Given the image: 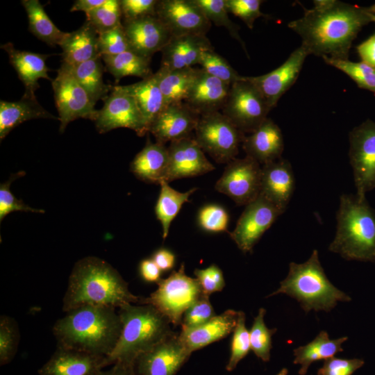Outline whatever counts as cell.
<instances>
[{
    "label": "cell",
    "mask_w": 375,
    "mask_h": 375,
    "mask_svg": "<svg viewBox=\"0 0 375 375\" xmlns=\"http://www.w3.org/2000/svg\"><path fill=\"white\" fill-rule=\"evenodd\" d=\"M372 22L367 8L336 0H316L314 7L288 26L302 39L309 54L346 60L353 40Z\"/></svg>",
    "instance_id": "cell-1"
},
{
    "label": "cell",
    "mask_w": 375,
    "mask_h": 375,
    "mask_svg": "<svg viewBox=\"0 0 375 375\" xmlns=\"http://www.w3.org/2000/svg\"><path fill=\"white\" fill-rule=\"evenodd\" d=\"M119 273L105 260L94 256L76 262L69 277L62 310L68 312L83 306L119 308L126 303L140 304Z\"/></svg>",
    "instance_id": "cell-2"
},
{
    "label": "cell",
    "mask_w": 375,
    "mask_h": 375,
    "mask_svg": "<svg viewBox=\"0 0 375 375\" xmlns=\"http://www.w3.org/2000/svg\"><path fill=\"white\" fill-rule=\"evenodd\" d=\"M115 308L83 306L68 312L53 326L57 346L108 356L121 334Z\"/></svg>",
    "instance_id": "cell-3"
},
{
    "label": "cell",
    "mask_w": 375,
    "mask_h": 375,
    "mask_svg": "<svg viewBox=\"0 0 375 375\" xmlns=\"http://www.w3.org/2000/svg\"><path fill=\"white\" fill-rule=\"evenodd\" d=\"M126 303L118 308L122 322L119 338L106 357L107 366L117 362L133 363L174 331L169 319L149 304Z\"/></svg>",
    "instance_id": "cell-4"
},
{
    "label": "cell",
    "mask_w": 375,
    "mask_h": 375,
    "mask_svg": "<svg viewBox=\"0 0 375 375\" xmlns=\"http://www.w3.org/2000/svg\"><path fill=\"white\" fill-rule=\"evenodd\" d=\"M336 219L328 250L348 260L375 262V212L367 199L342 194Z\"/></svg>",
    "instance_id": "cell-5"
},
{
    "label": "cell",
    "mask_w": 375,
    "mask_h": 375,
    "mask_svg": "<svg viewBox=\"0 0 375 375\" xmlns=\"http://www.w3.org/2000/svg\"><path fill=\"white\" fill-rule=\"evenodd\" d=\"M285 294L301 304L305 312L332 310L338 301H349L351 297L335 287L321 265L318 251L303 263L290 262L287 277L279 288L268 297Z\"/></svg>",
    "instance_id": "cell-6"
},
{
    "label": "cell",
    "mask_w": 375,
    "mask_h": 375,
    "mask_svg": "<svg viewBox=\"0 0 375 375\" xmlns=\"http://www.w3.org/2000/svg\"><path fill=\"white\" fill-rule=\"evenodd\" d=\"M148 297H142L140 304H149L176 326L181 325L185 312L204 294L196 278L185 273L184 263L165 279Z\"/></svg>",
    "instance_id": "cell-7"
},
{
    "label": "cell",
    "mask_w": 375,
    "mask_h": 375,
    "mask_svg": "<svg viewBox=\"0 0 375 375\" xmlns=\"http://www.w3.org/2000/svg\"><path fill=\"white\" fill-rule=\"evenodd\" d=\"M194 139L201 149L218 163H228L235 158L245 135L222 112L201 115Z\"/></svg>",
    "instance_id": "cell-8"
},
{
    "label": "cell",
    "mask_w": 375,
    "mask_h": 375,
    "mask_svg": "<svg viewBox=\"0 0 375 375\" xmlns=\"http://www.w3.org/2000/svg\"><path fill=\"white\" fill-rule=\"evenodd\" d=\"M222 110L245 134L256 131L267 118L271 109L258 88L243 76L231 85Z\"/></svg>",
    "instance_id": "cell-9"
},
{
    "label": "cell",
    "mask_w": 375,
    "mask_h": 375,
    "mask_svg": "<svg viewBox=\"0 0 375 375\" xmlns=\"http://www.w3.org/2000/svg\"><path fill=\"white\" fill-rule=\"evenodd\" d=\"M349 140L356 195L366 199V193L375 188V121L367 119L353 128Z\"/></svg>",
    "instance_id": "cell-10"
},
{
    "label": "cell",
    "mask_w": 375,
    "mask_h": 375,
    "mask_svg": "<svg viewBox=\"0 0 375 375\" xmlns=\"http://www.w3.org/2000/svg\"><path fill=\"white\" fill-rule=\"evenodd\" d=\"M57 72L51 83L60 122L59 131L63 133L69 123L79 118L94 121L98 110L83 88L63 65Z\"/></svg>",
    "instance_id": "cell-11"
},
{
    "label": "cell",
    "mask_w": 375,
    "mask_h": 375,
    "mask_svg": "<svg viewBox=\"0 0 375 375\" xmlns=\"http://www.w3.org/2000/svg\"><path fill=\"white\" fill-rule=\"evenodd\" d=\"M94 124L100 133L117 128L133 130L138 136L148 133L142 114L133 97L122 85L112 86L110 93L103 100Z\"/></svg>",
    "instance_id": "cell-12"
},
{
    "label": "cell",
    "mask_w": 375,
    "mask_h": 375,
    "mask_svg": "<svg viewBox=\"0 0 375 375\" xmlns=\"http://www.w3.org/2000/svg\"><path fill=\"white\" fill-rule=\"evenodd\" d=\"M260 165L246 156L227 163L215 189L229 197L237 205L247 206L260 194Z\"/></svg>",
    "instance_id": "cell-13"
},
{
    "label": "cell",
    "mask_w": 375,
    "mask_h": 375,
    "mask_svg": "<svg viewBox=\"0 0 375 375\" xmlns=\"http://www.w3.org/2000/svg\"><path fill=\"white\" fill-rule=\"evenodd\" d=\"M283 213L262 194L246 206L231 238L244 253L251 252L264 233Z\"/></svg>",
    "instance_id": "cell-14"
},
{
    "label": "cell",
    "mask_w": 375,
    "mask_h": 375,
    "mask_svg": "<svg viewBox=\"0 0 375 375\" xmlns=\"http://www.w3.org/2000/svg\"><path fill=\"white\" fill-rule=\"evenodd\" d=\"M156 17L172 37L206 35L211 22L194 0H160Z\"/></svg>",
    "instance_id": "cell-15"
},
{
    "label": "cell",
    "mask_w": 375,
    "mask_h": 375,
    "mask_svg": "<svg viewBox=\"0 0 375 375\" xmlns=\"http://www.w3.org/2000/svg\"><path fill=\"white\" fill-rule=\"evenodd\" d=\"M191 352L174 332L167 338L140 354L134 361L136 375H175L188 361Z\"/></svg>",
    "instance_id": "cell-16"
},
{
    "label": "cell",
    "mask_w": 375,
    "mask_h": 375,
    "mask_svg": "<svg viewBox=\"0 0 375 375\" xmlns=\"http://www.w3.org/2000/svg\"><path fill=\"white\" fill-rule=\"evenodd\" d=\"M308 55V51L301 45L281 66L272 72L257 76H246L260 92L271 110L296 82Z\"/></svg>",
    "instance_id": "cell-17"
},
{
    "label": "cell",
    "mask_w": 375,
    "mask_h": 375,
    "mask_svg": "<svg viewBox=\"0 0 375 375\" xmlns=\"http://www.w3.org/2000/svg\"><path fill=\"white\" fill-rule=\"evenodd\" d=\"M169 165L165 181L200 176L215 169L206 157L194 138L170 142Z\"/></svg>",
    "instance_id": "cell-18"
},
{
    "label": "cell",
    "mask_w": 375,
    "mask_h": 375,
    "mask_svg": "<svg viewBox=\"0 0 375 375\" xmlns=\"http://www.w3.org/2000/svg\"><path fill=\"white\" fill-rule=\"evenodd\" d=\"M201 115L185 103L166 106L151 124L149 132L165 144L191 137Z\"/></svg>",
    "instance_id": "cell-19"
},
{
    "label": "cell",
    "mask_w": 375,
    "mask_h": 375,
    "mask_svg": "<svg viewBox=\"0 0 375 375\" xmlns=\"http://www.w3.org/2000/svg\"><path fill=\"white\" fill-rule=\"evenodd\" d=\"M132 51L151 59L172 38L169 30L156 16L122 23Z\"/></svg>",
    "instance_id": "cell-20"
},
{
    "label": "cell",
    "mask_w": 375,
    "mask_h": 375,
    "mask_svg": "<svg viewBox=\"0 0 375 375\" xmlns=\"http://www.w3.org/2000/svg\"><path fill=\"white\" fill-rule=\"evenodd\" d=\"M107 366L106 357L57 346L40 375H97Z\"/></svg>",
    "instance_id": "cell-21"
},
{
    "label": "cell",
    "mask_w": 375,
    "mask_h": 375,
    "mask_svg": "<svg viewBox=\"0 0 375 375\" xmlns=\"http://www.w3.org/2000/svg\"><path fill=\"white\" fill-rule=\"evenodd\" d=\"M294 188V176L288 160L281 158L262 166L260 194L283 212Z\"/></svg>",
    "instance_id": "cell-22"
},
{
    "label": "cell",
    "mask_w": 375,
    "mask_h": 375,
    "mask_svg": "<svg viewBox=\"0 0 375 375\" xmlns=\"http://www.w3.org/2000/svg\"><path fill=\"white\" fill-rule=\"evenodd\" d=\"M1 48L7 53L10 63L24 85L22 97L36 99L35 92L40 88L38 80L45 78L52 81L48 74L49 68L46 65L47 59L52 54L18 50L11 42L1 45Z\"/></svg>",
    "instance_id": "cell-23"
},
{
    "label": "cell",
    "mask_w": 375,
    "mask_h": 375,
    "mask_svg": "<svg viewBox=\"0 0 375 375\" xmlns=\"http://www.w3.org/2000/svg\"><path fill=\"white\" fill-rule=\"evenodd\" d=\"M213 47L206 35L172 37L160 51V67L169 69L192 67L199 64L202 54Z\"/></svg>",
    "instance_id": "cell-24"
},
{
    "label": "cell",
    "mask_w": 375,
    "mask_h": 375,
    "mask_svg": "<svg viewBox=\"0 0 375 375\" xmlns=\"http://www.w3.org/2000/svg\"><path fill=\"white\" fill-rule=\"evenodd\" d=\"M231 86L201 69L184 103L200 115L219 112L226 101Z\"/></svg>",
    "instance_id": "cell-25"
},
{
    "label": "cell",
    "mask_w": 375,
    "mask_h": 375,
    "mask_svg": "<svg viewBox=\"0 0 375 375\" xmlns=\"http://www.w3.org/2000/svg\"><path fill=\"white\" fill-rule=\"evenodd\" d=\"M242 148L247 156L260 165L277 160L281 158L284 149L281 130L271 119L267 118L256 131L245 135Z\"/></svg>",
    "instance_id": "cell-26"
},
{
    "label": "cell",
    "mask_w": 375,
    "mask_h": 375,
    "mask_svg": "<svg viewBox=\"0 0 375 375\" xmlns=\"http://www.w3.org/2000/svg\"><path fill=\"white\" fill-rule=\"evenodd\" d=\"M238 318V311L229 309L200 326L181 330L179 338L192 353L228 335L233 331Z\"/></svg>",
    "instance_id": "cell-27"
},
{
    "label": "cell",
    "mask_w": 375,
    "mask_h": 375,
    "mask_svg": "<svg viewBox=\"0 0 375 375\" xmlns=\"http://www.w3.org/2000/svg\"><path fill=\"white\" fill-rule=\"evenodd\" d=\"M168 165V148L157 142L153 143L148 137L145 146L131 162V171L142 181L160 184L165 180Z\"/></svg>",
    "instance_id": "cell-28"
},
{
    "label": "cell",
    "mask_w": 375,
    "mask_h": 375,
    "mask_svg": "<svg viewBox=\"0 0 375 375\" xmlns=\"http://www.w3.org/2000/svg\"><path fill=\"white\" fill-rule=\"evenodd\" d=\"M99 34L87 21L78 29L69 33L60 44L62 62L74 65L99 56Z\"/></svg>",
    "instance_id": "cell-29"
},
{
    "label": "cell",
    "mask_w": 375,
    "mask_h": 375,
    "mask_svg": "<svg viewBox=\"0 0 375 375\" xmlns=\"http://www.w3.org/2000/svg\"><path fill=\"white\" fill-rule=\"evenodd\" d=\"M34 119L59 118L46 110L36 99L22 97L18 101H0V139L2 140L16 126Z\"/></svg>",
    "instance_id": "cell-30"
},
{
    "label": "cell",
    "mask_w": 375,
    "mask_h": 375,
    "mask_svg": "<svg viewBox=\"0 0 375 375\" xmlns=\"http://www.w3.org/2000/svg\"><path fill=\"white\" fill-rule=\"evenodd\" d=\"M201 69H169L160 67L155 73L164 99V108L184 103Z\"/></svg>",
    "instance_id": "cell-31"
},
{
    "label": "cell",
    "mask_w": 375,
    "mask_h": 375,
    "mask_svg": "<svg viewBox=\"0 0 375 375\" xmlns=\"http://www.w3.org/2000/svg\"><path fill=\"white\" fill-rule=\"evenodd\" d=\"M135 100L146 128H149L164 108V99L154 74L138 83L122 85Z\"/></svg>",
    "instance_id": "cell-32"
},
{
    "label": "cell",
    "mask_w": 375,
    "mask_h": 375,
    "mask_svg": "<svg viewBox=\"0 0 375 375\" xmlns=\"http://www.w3.org/2000/svg\"><path fill=\"white\" fill-rule=\"evenodd\" d=\"M101 60V56H99L78 65L61 64L72 73L94 105L99 100H103L112 88L103 82Z\"/></svg>",
    "instance_id": "cell-33"
},
{
    "label": "cell",
    "mask_w": 375,
    "mask_h": 375,
    "mask_svg": "<svg viewBox=\"0 0 375 375\" xmlns=\"http://www.w3.org/2000/svg\"><path fill=\"white\" fill-rule=\"evenodd\" d=\"M347 339V337H342L331 340L326 331H322L312 342L294 349V363L301 366L299 374L305 375L313 362L326 360L343 351L342 344Z\"/></svg>",
    "instance_id": "cell-34"
},
{
    "label": "cell",
    "mask_w": 375,
    "mask_h": 375,
    "mask_svg": "<svg viewBox=\"0 0 375 375\" xmlns=\"http://www.w3.org/2000/svg\"><path fill=\"white\" fill-rule=\"evenodd\" d=\"M21 3L28 16L30 32L50 47L60 46L69 33L53 24L38 0H22Z\"/></svg>",
    "instance_id": "cell-35"
},
{
    "label": "cell",
    "mask_w": 375,
    "mask_h": 375,
    "mask_svg": "<svg viewBox=\"0 0 375 375\" xmlns=\"http://www.w3.org/2000/svg\"><path fill=\"white\" fill-rule=\"evenodd\" d=\"M101 58L106 71L113 76L116 83L128 76L144 79L153 74L150 67L151 59L132 51L117 55H103Z\"/></svg>",
    "instance_id": "cell-36"
},
{
    "label": "cell",
    "mask_w": 375,
    "mask_h": 375,
    "mask_svg": "<svg viewBox=\"0 0 375 375\" xmlns=\"http://www.w3.org/2000/svg\"><path fill=\"white\" fill-rule=\"evenodd\" d=\"M160 191L155 206V213L162 228V238L165 239L169 233L172 222L179 212L183 205L189 201V197L197 188H192L187 192H178L169 183L162 181L160 183Z\"/></svg>",
    "instance_id": "cell-37"
},
{
    "label": "cell",
    "mask_w": 375,
    "mask_h": 375,
    "mask_svg": "<svg viewBox=\"0 0 375 375\" xmlns=\"http://www.w3.org/2000/svg\"><path fill=\"white\" fill-rule=\"evenodd\" d=\"M325 62L342 71L356 82L360 88L375 93V67L362 61L322 57Z\"/></svg>",
    "instance_id": "cell-38"
},
{
    "label": "cell",
    "mask_w": 375,
    "mask_h": 375,
    "mask_svg": "<svg viewBox=\"0 0 375 375\" xmlns=\"http://www.w3.org/2000/svg\"><path fill=\"white\" fill-rule=\"evenodd\" d=\"M206 15L208 19L216 26L226 28L231 37L238 40L243 47L246 53L244 43L241 39L240 28L228 17L226 0H194Z\"/></svg>",
    "instance_id": "cell-39"
},
{
    "label": "cell",
    "mask_w": 375,
    "mask_h": 375,
    "mask_svg": "<svg viewBox=\"0 0 375 375\" xmlns=\"http://www.w3.org/2000/svg\"><path fill=\"white\" fill-rule=\"evenodd\" d=\"M266 310L261 308L253 319L249 331L251 350L264 362L270 359V351L272 348V337L276 328L269 329L265 325L264 317Z\"/></svg>",
    "instance_id": "cell-40"
},
{
    "label": "cell",
    "mask_w": 375,
    "mask_h": 375,
    "mask_svg": "<svg viewBox=\"0 0 375 375\" xmlns=\"http://www.w3.org/2000/svg\"><path fill=\"white\" fill-rule=\"evenodd\" d=\"M86 21L98 34L122 24V13L119 0H106L94 10L85 13Z\"/></svg>",
    "instance_id": "cell-41"
},
{
    "label": "cell",
    "mask_w": 375,
    "mask_h": 375,
    "mask_svg": "<svg viewBox=\"0 0 375 375\" xmlns=\"http://www.w3.org/2000/svg\"><path fill=\"white\" fill-rule=\"evenodd\" d=\"M201 69L207 74L231 85L242 79L240 75L222 56L214 49L205 51L200 59Z\"/></svg>",
    "instance_id": "cell-42"
},
{
    "label": "cell",
    "mask_w": 375,
    "mask_h": 375,
    "mask_svg": "<svg viewBox=\"0 0 375 375\" xmlns=\"http://www.w3.org/2000/svg\"><path fill=\"white\" fill-rule=\"evenodd\" d=\"M233 333L231 354L226 366L228 372L233 371L251 350L249 331L246 327L245 314L242 311H238V322Z\"/></svg>",
    "instance_id": "cell-43"
},
{
    "label": "cell",
    "mask_w": 375,
    "mask_h": 375,
    "mask_svg": "<svg viewBox=\"0 0 375 375\" xmlns=\"http://www.w3.org/2000/svg\"><path fill=\"white\" fill-rule=\"evenodd\" d=\"M19 340L16 322L10 317L0 318V364L4 365L14 358Z\"/></svg>",
    "instance_id": "cell-44"
},
{
    "label": "cell",
    "mask_w": 375,
    "mask_h": 375,
    "mask_svg": "<svg viewBox=\"0 0 375 375\" xmlns=\"http://www.w3.org/2000/svg\"><path fill=\"white\" fill-rule=\"evenodd\" d=\"M99 52L103 55H117L131 51L123 24L99 34Z\"/></svg>",
    "instance_id": "cell-45"
},
{
    "label": "cell",
    "mask_w": 375,
    "mask_h": 375,
    "mask_svg": "<svg viewBox=\"0 0 375 375\" xmlns=\"http://www.w3.org/2000/svg\"><path fill=\"white\" fill-rule=\"evenodd\" d=\"M25 174L24 172H19L12 175L10 179L0 185V221L12 212L24 211L37 213H44L42 209L32 208L22 200L14 196L10 190L12 181Z\"/></svg>",
    "instance_id": "cell-46"
},
{
    "label": "cell",
    "mask_w": 375,
    "mask_h": 375,
    "mask_svg": "<svg viewBox=\"0 0 375 375\" xmlns=\"http://www.w3.org/2000/svg\"><path fill=\"white\" fill-rule=\"evenodd\" d=\"M229 216L227 211L217 204L202 207L198 213V222L201 228L208 232L219 233L228 231Z\"/></svg>",
    "instance_id": "cell-47"
},
{
    "label": "cell",
    "mask_w": 375,
    "mask_h": 375,
    "mask_svg": "<svg viewBox=\"0 0 375 375\" xmlns=\"http://www.w3.org/2000/svg\"><path fill=\"white\" fill-rule=\"evenodd\" d=\"M215 315L209 297L203 294L185 312L181 325V330L200 326Z\"/></svg>",
    "instance_id": "cell-48"
},
{
    "label": "cell",
    "mask_w": 375,
    "mask_h": 375,
    "mask_svg": "<svg viewBox=\"0 0 375 375\" xmlns=\"http://www.w3.org/2000/svg\"><path fill=\"white\" fill-rule=\"evenodd\" d=\"M262 0H226L228 12L238 17L247 26L252 29L254 22L260 17L267 15L260 11Z\"/></svg>",
    "instance_id": "cell-49"
},
{
    "label": "cell",
    "mask_w": 375,
    "mask_h": 375,
    "mask_svg": "<svg viewBox=\"0 0 375 375\" xmlns=\"http://www.w3.org/2000/svg\"><path fill=\"white\" fill-rule=\"evenodd\" d=\"M119 2L123 23L156 16L158 0H119Z\"/></svg>",
    "instance_id": "cell-50"
},
{
    "label": "cell",
    "mask_w": 375,
    "mask_h": 375,
    "mask_svg": "<svg viewBox=\"0 0 375 375\" xmlns=\"http://www.w3.org/2000/svg\"><path fill=\"white\" fill-rule=\"evenodd\" d=\"M203 293L210 297L215 292H220L225 286V280L221 269L212 264L205 269H196L194 272Z\"/></svg>",
    "instance_id": "cell-51"
},
{
    "label": "cell",
    "mask_w": 375,
    "mask_h": 375,
    "mask_svg": "<svg viewBox=\"0 0 375 375\" xmlns=\"http://www.w3.org/2000/svg\"><path fill=\"white\" fill-rule=\"evenodd\" d=\"M365 362L362 359H344L332 357L325 360L317 375H352Z\"/></svg>",
    "instance_id": "cell-52"
},
{
    "label": "cell",
    "mask_w": 375,
    "mask_h": 375,
    "mask_svg": "<svg viewBox=\"0 0 375 375\" xmlns=\"http://www.w3.org/2000/svg\"><path fill=\"white\" fill-rule=\"evenodd\" d=\"M139 268L140 275L145 281L158 283L161 280L162 272L151 258L142 260Z\"/></svg>",
    "instance_id": "cell-53"
},
{
    "label": "cell",
    "mask_w": 375,
    "mask_h": 375,
    "mask_svg": "<svg viewBox=\"0 0 375 375\" xmlns=\"http://www.w3.org/2000/svg\"><path fill=\"white\" fill-rule=\"evenodd\" d=\"M151 259L154 261L161 272H167L174 267L176 261V256L170 250L162 248L157 250L153 254Z\"/></svg>",
    "instance_id": "cell-54"
},
{
    "label": "cell",
    "mask_w": 375,
    "mask_h": 375,
    "mask_svg": "<svg viewBox=\"0 0 375 375\" xmlns=\"http://www.w3.org/2000/svg\"><path fill=\"white\" fill-rule=\"evenodd\" d=\"M362 61L375 67V33L357 46Z\"/></svg>",
    "instance_id": "cell-55"
},
{
    "label": "cell",
    "mask_w": 375,
    "mask_h": 375,
    "mask_svg": "<svg viewBox=\"0 0 375 375\" xmlns=\"http://www.w3.org/2000/svg\"><path fill=\"white\" fill-rule=\"evenodd\" d=\"M97 375H136L133 363L117 362L106 371L101 370Z\"/></svg>",
    "instance_id": "cell-56"
},
{
    "label": "cell",
    "mask_w": 375,
    "mask_h": 375,
    "mask_svg": "<svg viewBox=\"0 0 375 375\" xmlns=\"http://www.w3.org/2000/svg\"><path fill=\"white\" fill-rule=\"evenodd\" d=\"M106 0H76L70 8V12L83 11L85 13L101 6Z\"/></svg>",
    "instance_id": "cell-57"
},
{
    "label": "cell",
    "mask_w": 375,
    "mask_h": 375,
    "mask_svg": "<svg viewBox=\"0 0 375 375\" xmlns=\"http://www.w3.org/2000/svg\"><path fill=\"white\" fill-rule=\"evenodd\" d=\"M288 370L286 368H283L276 375H288Z\"/></svg>",
    "instance_id": "cell-58"
},
{
    "label": "cell",
    "mask_w": 375,
    "mask_h": 375,
    "mask_svg": "<svg viewBox=\"0 0 375 375\" xmlns=\"http://www.w3.org/2000/svg\"><path fill=\"white\" fill-rule=\"evenodd\" d=\"M367 10L374 15H375V4L372 5V6L367 8Z\"/></svg>",
    "instance_id": "cell-59"
},
{
    "label": "cell",
    "mask_w": 375,
    "mask_h": 375,
    "mask_svg": "<svg viewBox=\"0 0 375 375\" xmlns=\"http://www.w3.org/2000/svg\"><path fill=\"white\" fill-rule=\"evenodd\" d=\"M371 18H372V22H375V15H374L373 14L371 13Z\"/></svg>",
    "instance_id": "cell-60"
}]
</instances>
